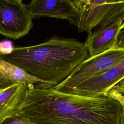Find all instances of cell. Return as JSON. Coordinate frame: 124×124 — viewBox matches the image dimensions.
I'll return each instance as SVG.
<instances>
[{
    "label": "cell",
    "instance_id": "obj_1",
    "mask_svg": "<svg viewBox=\"0 0 124 124\" xmlns=\"http://www.w3.org/2000/svg\"><path fill=\"white\" fill-rule=\"evenodd\" d=\"M46 83L28 85L15 115L35 124H120L122 105L116 91L86 96L55 90Z\"/></svg>",
    "mask_w": 124,
    "mask_h": 124
},
{
    "label": "cell",
    "instance_id": "obj_2",
    "mask_svg": "<svg viewBox=\"0 0 124 124\" xmlns=\"http://www.w3.org/2000/svg\"><path fill=\"white\" fill-rule=\"evenodd\" d=\"M89 57L84 43L72 38L53 36L39 44L15 47L11 54L0 58L55 86Z\"/></svg>",
    "mask_w": 124,
    "mask_h": 124
},
{
    "label": "cell",
    "instance_id": "obj_3",
    "mask_svg": "<svg viewBox=\"0 0 124 124\" xmlns=\"http://www.w3.org/2000/svg\"><path fill=\"white\" fill-rule=\"evenodd\" d=\"M120 19L124 21V0H91L78 10L71 23L78 32L89 33L95 27H102Z\"/></svg>",
    "mask_w": 124,
    "mask_h": 124
},
{
    "label": "cell",
    "instance_id": "obj_4",
    "mask_svg": "<svg viewBox=\"0 0 124 124\" xmlns=\"http://www.w3.org/2000/svg\"><path fill=\"white\" fill-rule=\"evenodd\" d=\"M124 61V48L115 46L83 61L64 80L53 88L58 92L67 93L88 78Z\"/></svg>",
    "mask_w": 124,
    "mask_h": 124
},
{
    "label": "cell",
    "instance_id": "obj_5",
    "mask_svg": "<svg viewBox=\"0 0 124 124\" xmlns=\"http://www.w3.org/2000/svg\"><path fill=\"white\" fill-rule=\"evenodd\" d=\"M27 5L19 0H0V34L18 39L27 34L33 26Z\"/></svg>",
    "mask_w": 124,
    "mask_h": 124
},
{
    "label": "cell",
    "instance_id": "obj_6",
    "mask_svg": "<svg viewBox=\"0 0 124 124\" xmlns=\"http://www.w3.org/2000/svg\"><path fill=\"white\" fill-rule=\"evenodd\" d=\"M124 79V61L88 78L66 93L86 96L107 94Z\"/></svg>",
    "mask_w": 124,
    "mask_h": 124
},
{
    "label": "cell",
    "instance_id": "obj_7",
    "mask_svg": "<svg viewBox=\"0 0 124 124\" xmlns=\"http://www.w3.org/2000/svg\"><path fill=\"white\" fill-rule=\"evenodd\" d=\"M27 6L32 19L53 17L67 20L71 24L78 14L73 0H31Z\"/></svg>",
    "mask_w": 124,
    "mask_h": 124
},
{
    "label": "cell",
    "instance_id": "obj_8",
    "mask_svg": "<svg viewBox=\"0 0 124 124\" xmlns=\"http://www.w3.org/2000/svg\"><path fill=\"white\" fill-rule=\"evenodd\" d=\"M123 21L118 19L88 33L84 44L90 57L101 54L117 46L118 34Z\"/></svg>",
    "mask_w": 124,
    "mask_h": 124
},
{
    "label": "cell",
    "instance_id": "obj_9",
    "mask_svg": "<svg viewBox=\"0 0 124 124\" xmlns=\"http://www.w3.org/2000/svg\"><path fill=\"white\" fill-rule=\"evenodd\" d=\"M27 90V84L13 83L0 90V124L16 114Z\"/></svg>",
    "mask_w": 124,
    "mask_h": 124
},
{
    "label": "cell",
    "instance_id": "obj_10",
    "mask_svg": "<svg viewBox=\"0 0 124 124\" xmlns=\"http://www.w3.org/2000/svg\"><path fill=\"white\" fill-rule=\"evenodd\" d=\"M0 75L4 79L13 83H22L27 85L46 83L29 74L22 68L0 58Z\"/></svg>",
    "mask_w": 124,
    "mask_h": 124
},
{
    "label": "cell",
    "instance_id": "obj_11",
    "mask_svg": "<svg viewBox=\"0 0 124 124\" xmlns=\"http://www.w3.org/2000/svg\"><path fill=\"white\" fill-rule=\"evenodd\" d=\"M1 124H35L29 119L21 116L14 115L4 121Z\"/></svg>",
    "mask_w": 124,
    "mask_h": 124
},
{
    "label": "cell",
    "instance_id": "obj_12",
    "mask_svg": "<svg viewBox=\"0 0 124 124\" xmlns=\"http://www.w3.org/2000/svg\"><path fill=\"white\" fill-rule=\"evenodd\" d=\"M12 42L10 40H3L0 42V56L11 54L14 50Z\"/></svg>",
    "mask_w": 124,
    "mask_h": 124
},
{
    "label": "cell",
    "instance_id": "obj_13",
    "mask_svg": "<svg viewBox=\"0 0 124 124\" xmlns=\"http://www.w3.org/2000/svg\"><path fill=\"white\" fill-rule=\"evenodd\" d=\"M117 46L124 48V28L122 29L118 33Z\"/></svg>",
    "mask_w": 124,
    "mask_h": 124
},
{
    "label": "cell",
    "instance_id": "obj_14",
    "mask_svg": "<svg viewBox=\"0 0 124 124\" xmlns=\"http://www.w3.org/2000/svg\"><path fill=\"white\" fill-rule=\"evenodd\" d=\"M117 95L118 98L122 105V110L120 118V124H124V96L122 95L120 93L117 92Z\"/></svg>",
    "mask_w": 124,
    "mask_h": 124
},
{
    "label": "cell",
    "instance_id": "obj_15",
    "mask_svg": "<svg viewBox=\"0 0 124 124\" xmlns=\"http://www.w3.org/2000/svg\"><path fill=\"white\" fill-rule=\"evenodd\" d=\"M12 83H13V82L4 79L0 75V90L8 87Z\"/></svg>",
    "mask_w": 124,
    "mask_h": 124
},
{
    "label": "cell",
    "instance_id": "obj_16",
    "mask_svg": "<svg viewBox=\"0 0 124 124\" xmlns=\"http://www.w3.org/2000/svg\"><path fill=\"white\" fill-rule=\"evenodd\" d=\"M90 0H73V2L78 10L81 6L86 4Z\"/></svg>",
    "mask_w": 124,
    "mask_h": 124
},
{
    "label": "cell",
    "instance_id": "obj_17",
    "mask_svg": "<svg viewBox=\"0 0 124 124\" xmlns=\"http://www.w3.org/2000/svg\"><path fill=\"white\" fill-rule=\"evenodd\" d=\"M123 28H124V21H123L122 24V26H121V30L122 29H123Z\"/></svg>",
    "mask_w": 124,
    "mask_h": 124
},
{
    "label": "cell",
    "instance_id": "obj_18",
    "mask_svg": "<svg viewBox=\"0 0 124 124\" xmlns=\"http://www.w3.org/2000/svg\"><path fill=\"white\" fill-rule=\"evenodd\" d=\"M20 0V1H22V0Z\"/></svg>",
    "mask_w": 124,
    "mask_h": 124
}]
</instances>
